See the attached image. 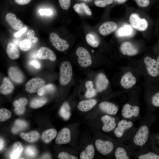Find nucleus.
Masks as SVG:
<instances>
[{
	"label": "nucleus",
	"instance_id": "f257e3e1",
	"mask_svg": "<svg viewBox=\"0 0 159 159\" xmlns=\"http://www.w3.org/2000/svg\"><path fill=\"white\" fill-rule=\"evenodd\" d=\"M72 69L71 63L68 61L62 62L59 69V81L62 85L68 84L70 81L72 76Z\"/></svg>",
	"mask_w": 159,
	"mask_h": 159
},
{
	"label": "nucleus",
	"instance_id": "f03ea898",
	"mask_svg": "<svg viewBox=\"0 0 159 159\" xmlns=\"http://www.w3.org/2000/svg\"><path fill=\"white\" fill-rule=\"evenodd\" d=\"M76 53L78 57V62L80 66L85 68L91 64L92 59L90 54L85 48L79 47L77 49Z\"/></svg>",
	"mask_w": 159,
	"mask_h": 159
},
{
	"label": "nucleus",
	"instance_id": "7ed1b4c3",
	"mask_svg": "<svg viewBox=\"0 0 159 159\" xmlns=\"http://www.w3.org/2000/svg\"><path fill=\"white\" fill-rule=\"evenodd\" d=\"M149 130L145 125L141 126L134 136L133 141L136 145L142 146L147 142L149 135Z\"/></svg>",
	"mask_w": 159,
	"mask_h": 159
},
{
	"label": "nucleus",
	"instance_id": "20e7f679",
	"mask_svg": "<svg viewBox=\"0 0 159 159\" xmlns=\"http://www.w3.org/2000/svg\"><path fill=\"white\" fill-rule=\"evenodd\" d=\"M129 21L131 25L139 31L145 30L148 26L147 20L145 19H140L137 14L133 13L130 15Z\"/></svg>",
	"mask_w": 159,
	"mask_h": 159
},
{
	"label": "nucleus",
	"instance_id": "39448f33",
	"mask_svg": "<svg viewBox=\"0 0 159 159\" xmlns=\"http://www.w3.org/2000/svg\"><path fill=\"white\" fill-rule=\"evenodd\" d=\"M49 39L52 45L59 51H64L69 47L67 42L66 40L60 38L58 35L55 32H53L50 34Z\"/></svg>",
	"mask_w": 159,
	"mask_h": 159
},
{
	"label": "nucleus",
	"instance_id": "423d86ee",
	"mask_svg": "<svg viewBox=\"0 0 159 159\" xmlns=\"http://www.w3.org/2000/svg\"><path fill=\"white\" fill-rule=\"evenodd\" d=\"M147 71L149 75L155 77L159 74V66L156 60L149 56L144 59Z\"/></svg>",
	"mask_w": 159,
	"mask_h": 159
},
{
	"label": "nucleus",
	"instance_id": "0eeeda50",
	"mask_svg": "<svg viewBox=\"0 0 159 159\" xmlns=\"http://www.w3.org/2000/svg\"><path fill=\"white\" fill-rule=\"evenodd\" d=\"M44 81L40 78H34L29 81L25 85L26 91L30 93L37 92L39 89L44 85Z\"/></svg>",
	"mask_w": 159,
	"mask_h": 159
},
{
	"label": "nucleus",
	"instance_id": "6e6552de",
	"mask_svg": "<svg viewBox=\"0 0 159 159\" xmlns=\"http://www.w3.org/2000/svg\"><path fill=\"white\" fill-rule=\"evenodd\" d=\"M95 145L97 150L101 154L106 155L110 153L113 150V143L110 141L100 139L96 140Z\"/></svg>",
	"mask_w": 159,
	"mask_h": 159
},
{
	"label": "nucleus",
	"instance_id": "1a4fd4ad",
	"mask_svg": "<svg viewBox=\"0 0 159 159\" xmlns=\"http://www.w3.org/2000/svg\"><path fill=\"white\" fill-rule=\"evenodd\" d=\"M140 108L137 106H132L126 103L123 107L122 110V116L126 118H130L133 116L136 117L139 115Z\"/></svg>",
	"mask_w": 159,
	"mask_h": 159
},
{
	"label": "nucleus",
	"instance_id": "9d476101",
	"mask_svg": "<svg viewBox=\"0 0 159 159\" xmlns=\"http://www.w3.org/2000/svg\"><path fill=\"white\" fill-rule=\"evenodd\" d=\"M119 50L123 54L129 56L136 55L139 52L138 48L131 43L126 42L122 43L120 46Z\"/></svg>",
	"mask_w": 159,
	"mask_h": 159
},
{
	"label": "nucleus",
	"instance_id": "9b49d317",
	"mask_svg": "<svg viewBox=\"0 0 159 159\" xmlns=\"http://www.w3.org/2000/svg\"><path fill=\"white\" fill-rule=\"evenodd\" d=\"M136 82V79L132 72H127L122 77L120 84L124 88L128 89L134 85Z\"/></svg>",
	"mask_w": 159,
	"mask_h": 159
},
{
	"label": "nucleus",
	"instance_id": "f8f14e48",
	"mask_svg": "<svg viewBox=\"0 0 159 159\" xmlns=\"http://www.w3.org/2000/svg\"><path fill=\"white\" fill-rule=\"evenodd\" d=\"M6 21L13 29L18 30L21 29L23 25L22 22L16 18V15L12 13L7 14L5 16Z\"/></svg>",
	"mask_w": 159,
	"mask_h": 159
},
{
	"label": "nucleus",
	"instance_id": "ddd939ff",
	"mask_svg": "<svg viewBox=\"0 0 159 159\" xmlns=\"http://www.w3.org/2000/svg\"><path fill=\"white\" fill-rule=\"evenodd\" d=\"M37 56L40 59H48L52 61L56 60V57L54 53L52 50L45 47H40L38 50Z\"/></svg>",
	"mask_w": 159,
	"mask_h": 159
},
{
	"label": "nucleus",
	"instance_id": "4468645a",
	"mask_svg": "<svg viewBox=\"0 0 159 159\" xmlns=\"http://www.w3.org/2000/svg\"><path fill=\"white\" fill-rule=\"evenodd\" d=\"M71 138L69 130L67 128H64L58 133L56 138L55 142L58 145L66 144L70 142Z\"/></svg>",
	"mask_w": 159,
	"mask_h": 159
},
{
	"label": "nucleus",
	"instance_id": "2eb2a0df",
	"mask_svg": "<svg viewBox=\"0 0 159 159\" xmlns=\"http://www.w3.org/2000/svg\"><path fill=\"white\" fill-rule=\"evenodd\" d=\"M117 26L113 21H108L102 24L99 28V32L100 34L105 36L107 35L116 30Z\"/></svg>",
	"mask_w": 159,
	"mask_h": 159
},
{
	"label": "nucleus",
	"instance_id": "dca6fc26",
	"mask_svg": "<svg viewBox=\"0 0 159 159\" xmlns=\"http://www.w3.org/2000/svg\"><path fill=\"white\" fill-rule=\"evenodd\" d=\"M133 123L130 121H127L125 120L120 121L117 124V126L115 129L114 133L117 138L122 136L125 130L130 128L133 126Z\"/></svg>",
	"mask_w": 159,
	"mask_h": 159
},
{
	"label": "nucleus",
	"instance_id": "f3484780",
	"mask_svg": "<svg viewBox=\"0 0 159 159\" xmlns=\"http://www.w3.org/2000/svg\"><path fill=\"white\" fill-rule=\"evenodd\" d=\"M103 124L102 130L105 132H109L115 128L116 123L115 119L113 117L107 115L102 116L101 118Z\"/></svg>",
	"mask_w": 159,
	"mask_h": 159
},
{
	"label": "nucleus",
	"instance_id": "a211bd4d",
	"mask_svg": "<svg viewBox=\"0 0 159 159\" xmlns=\"http://www.w3.org/2000/svg\"><path fill=\"white\" fill-rule=\"evenodd\" d=\"M109 83V81L105 74L103 73L99 74L95 80L97 91L101 92L105 90L107 87Z\"/></svg>",
	"mask_w": 159,
	"mask_h": 159
},
{
	"label": "nucleus",
	"instance_id": "6ab92c4d",
	"mask_svg": "<svg viewBox=\"0 0 159 159\" xmlns=\"http://www.w3.org/2000/svg\"><path fill=\"white\" fill-rule=\"evenodd\" d=\"M8 74L10 78L16 83H21L24 80V77L22 73L16 67H10L8 70Z\"/></svg>",
	"mask_w": 159,
	"mask_h": 159
},
{
	"label": "nucleus",
	"instance_id": "aec40b11",
	"mask_svg": "<svg viewBox=\"0 0 159 159\" xmlns=\"http://www.w3.org/2000/svg\"><path fill=\"white\" fill-rule=\"evenodd\" d=\"M99 107L104 112L110 115H116L118 110V107L114 104L107 101L101 102Z\"/></svg>",
	"mask_w": 159,
	"mask_h": 159
},
{
	"label": "nucleus",
	"instance_id": "412c9836",
	"mask_svg": "<svg viewBox=\"0 0 159 159\" xmlns=\"http://www.w3.org/2000/svg\"><path fill=\"white\" fill-rule=\"evenodd\" d=\"M27 102V100L25 97H21L15 101L13 103V105L15 107V113L19 115L23 114L25 111V107Z\"/></svg>",
	"mask_w": 159,
	"mask_h": 159
},
{
	"label": "nucleus",
	"instance_id": "4be33fe9",
	"mask_svg": "<svg viewBox=\"0 0 159 159\" xmlns=\"http://www.w3.org/2000/svg\"><path fill=\"white\" fill-rule=\"evenodd\" d=\"M97 103L96 100L94 99L84 100L79 103L77 107L81 111L87 112L92 109Z\"/></svg>",
	"mask_w": 159,
	"mask_h": 159
},
{
	"label": "nucleus",
	"instance_id": "5701e85b",
	"mask_svg": "<svg viewBox=\"0 0 159 159\" xmlns=\"http://www.w3.org/2000/svg\"><path fill=\"white\" fill-rule=\"evenodd\" d=\"M6 52L9 58L12 60L18 58L20 55V52L17 47L14 44L11 43L7 44Z\"/></svg>",
	"mask_w": 159,
	"mask_h": 159
},
{
	"label": "nucleus",
	"instance_id": "b1692460",
	"mask_svg": "<svg viewBox=\"0 0 159 159\" xmlns=\"http://www.w3.org/2000/svg\"><path fill=\"white\" fill-rule=\"evenodd\" d=\"M14 87L9 80L7 77L4 78L0 87V92L2 94L6 95L12 92Z\"/></svg>",
	"mask_w": 159,
	"mask_h": 159
},
{
	"label": "nucleus",
	"instance_id": "393cba45",
	"mask_svg": "<svg viewBox=\"0 0 159 159\" xmlns=\"http://www.w3.org/2000/svg\"><path fill=\"white\" fill-rule=\"evenodd\" d=\"M133 30L131 26L125 24L117 30L116 34L118 37H127L131 36L133 33Z\"/></svg>",
	"mask_w": 159,
	"mask_h": 159
},
{
	"label": "nucleus",
	"instance_id": "a878e982",
	"mask_svg": "<svg viewBox=\"0 0 159 159\" xmlns=\"http://www.w3.org/2000/svg\"><path fill=\"white\" fill-rule=\"evenodd\" d=\"M23 150V148L21 143L15 142L13 145L12 149L9 154L10 159H18Z\"/></svg>",
	"mask_w": 159,
	"mask_h": 159
},
{
	"label": "nucleus",
	"instance_id": "bb28decb",
	"mask_svg": "<svg viewBox=\"0 0 159 159\" xmlns=\"http://www.w3.org/2000/svg\"><path fill=\"white\" fill-rule=\"evenodd\" d=\"M57 134V131L55 129H47L43 132L42 135V140L45 143H48L56 137Z\"/></svg>",
	"mask_w": 159,
	"mask_h": 159
},
{
	"label": "nucleus",
	"instance_id": "cd10ccee",
	"mask_svg": "<svg viewBox=\"0 0 159 159\" xmlns=\"http://www.w3.org/2000/svg\"><path fill=\"white\" fill-rule=\"evenodd\" d=\"M21 137L23 140L29 143H33L38 140L39 134L36 131H33L27 133H21Z\"/></svg>",
	"mask_w": 159,
	"mask_h": 159
},
{
	"label": "nucleus",
	"instance_id": "c85d7f7f",
	"mask_svg": "<svg viewBox=\"0 0 159 159\" xmlns=\"http://www.w3.org/2000/svg\"><path fill=\"white\" fill-rule=\"evenodd\" d=\"M73 9L76 12L80 14H85L90 16L92 14L89 7L84 3L75 4L73 6Z\"/></svg>",
	"mask_w": 159,
	"mask_h": 159
},
{
	"label": "nucleus",
	"instance_id": "c756f323",
	"mask_svg": "<svg viewBox=\"0 0 159 159\" xmlns=\"http://www.w3.org/2000/svg\"><path fill=\"white\" fill-rule=\"evenodd\" d=\"M95 153L94 146L92 144L88 145L85 150L80 153V158L81 159H92L94 157Z\"/></svg>",
	"mask_w": 159,
	"mask_h": 159
},
{
	"label": "nucleus",
	"instance_id": "7c9ffc66",
	"mask_svg": "<svg viewBox=\"0 0 159 159\" xmlns=\"http://www.w3.org/2000/svg\"><path fill=\"white\" fill-rule=\"evenodd\" d=\"M70 108L67 102H64L61 106L59 111V113L64 120H68L71 115Z\"/></svg>",
	"mask_w": 159,
	"mask_h": 159
},
{
	"label": "nucleus",
	"instance_id": "2f4dec72",
	"mask_svg": "<svg viewBox=\"0 0 159 159\" xmlns=\"http://www.w3.org/2000/svg\"><path fill=\"white\" fill-rule=\"evenodd\" d=\"M27 126V124L25 121L18 119L15 121L11 131L13 133L16 134L25 129Z\"/></svg>",
	"mask_w": 159,
	"mask_h": 159
},
{
	"label": "nucleus",
	"instance_id": "473e14b6",
	"mask_svg": "<svg viewBox=\"0 0 159 159\" xmlns=\"http://www.w3.org/2000/svg\"><path fill=\"white\" fill-rule=\"evenodd\" d=\"M87 88L85 96L87 98H91L95 96L97 94L96 90L94 88L92 82L90 80L87 81L85 84Z\"/></svg>",
	"mask_w": 159,
	"mask_h": 159
},
{
	"label": "nucleus",
	"instance_id": "72a5a7b5",
	"mask_svg": "<svg viewBox=\"0 0 159 159\" xmlns=\"http://www.w3.org/2000/svg\"><path fill=\"white\" fill-rule=\"evenodd\" d=\"M85 39L87 43L93 47H97L100 44V41L98 37L93 34H87Z\"/></svg>",
	"mask_w": 159,
	"mask_h": 159
},
{
	"label": "nucleus",
	"instance_id": "f704fd0d",
	"mask_svg": "<svg viewBox=\"0 0 159 159\" xmlns=\"http://www.w3.org/2000/svg\"><path fill=\"white\" fill-rule=\"evenodd\" d=\"M55 90L54 86L52 84L45 85L38 91L37 94L40 96H42L46 94L54 92Z\"/></svg>",
	"mask_w": 159,
	"mask_h": 159
},
{
	"label": "nucleus",
	"instance_id": "c9c22d12",
	"mask_svg": "<svg viewBox=\"0 0 159 159\" xmlns=\"http://www.w3.org/2000/svg\"><path fill=\"white\" fill-rule=\"evenodd\" d=\"M47 102L46 98L44 97L37 98L33 99L30 102V106L33 108L40 107Z\"/></svg>",
	"mask_w": 159,
	"mask_h": 159
},
{
	"label": "nucleus",
	"instance_id": "e433bc0d",
	"mask_svg": "<svg viewBox=\"0 0 159 159\" xmlns=\"http://www.w3.org/2000/svg\"><path fill=\"white\" fill-rule=\"evenodd\" d=\"M115 156L116 159H129L126 151L122 147H119L116 150Z\"/></svg>",
	"mask_w": 159,
	"mask_h": 159
},
{
	"label": "nucleus",
	"instance_id": "4c0bfd02",
	"mask_svg": "<svg viewBox=\"0 0 159 159\" xmlns=\"http://www.w3.org/2000/svg\"><path fill=\"white\" fill-rule=\"evenodd\" d=\"M24 154L28 157L30 158H35L37 155V151L34 146L29 145L24 150Z\"/></svg>",
	"mask_w": 159,
	"mask_h": 159
},
{
	"label": "nucleus",
	"instance_id": "58836bf2",
	"mask_svg": "<svg viewBox=\"0 0 159 159\" xmlns=\"http://www.w3.org/2000/svg\"><path fill=\"white\" fill-rule=\"evenodd\" d=\"M11 112L6 108H2L0 110V121H4L9 119L11 116Z\"/></svg>",
	"mask_w": 159,
	"mask_h": 159
},
{
	"label": "nucleus",
	"instance_id": "ea45409f",
	"mask_svg": "<svg viewBox=\"0 0 159 159\" xmlns=\"http://www.w3.org/2000/svg\"><path fill=\"white\" fill-rule=\"evenodd\" d=\"M32 43L28 39H25L21 41L19 45L20 49L24 51H27L31 48Z\"/></svg>",
	"mask_w": 159,
	"mask_h": 159
},
{
	"label": "nucleus",
	"instance_id": "a19ab883",
	"mask_svg": "<svg viewBox=\"0 0 159 159\" xmlns=\"http://www.w3.org/2000/svg\"><path fill=\"white\" fill-rule=\"evenodd\" d=\"M139 159H159V155L153 152L141 155L138 157Z\"/></svg>",
	"mask_w": 159,
	"mask_h": 159
},
{
	"label": "nucleus",
	"instance_id": "79ce46f5",
	"mask_svg": "<svg viewBox=\"0 0 159 159\" xmlns=\"http://www.w3.org/2000/svg\"><path fill=\"white\" fill-rule=\"evenodd\" d=\"M114 0H95V4L97 6L104 7L112 3Z\"/></svg>",
	"mask_w": 159,
	"mask_h": 159
},
{
	"label": "nucleus",
	"instance_id": "37998d69",
	"mask_svg": "<svg viewBox=\"0 0 159 159\" xmlns=\"http://www.w3.org/2000/svg\"><path fill=\"white\" fill-rule=\"evenodd\" d=\"M61 7L64 10H67L71 5V0H58Z\"/></svg>",
	"mask_w": 159,
	"mask_h": 159
},
{
	"label": "nucleus",
	"instance_id": "c03bdc74",
	"mask_svg": "<svg viewBox=\"0 0 159 159\" xmlns=\"http://www.w3.org/2000/svg\"><path fill=\"white\" fill-rule=\"evenodd\" d=\"M58 158L60 159H77V157L71 155L65 152H62L58 155Z\"/></svg>",
	"mask_w": 159,
	"mask_h": 159
},
{
	"label": "nucleus",
	"instance_id": "a18cd8bd",
	"mask_svg": "<svg viewBox=\"0 0 159 159\" xmlns=\"http://www.w3.org/2000/svg\"><path fill=\"white\" fill-rule=\"evenodd\" d=\"M153 105L156 107H159V92L155 94L152 98Z\"/></svg>",
	"mask_w": 159,
	"mask_h": 159
},
{
	"label": "nucleus",
	"instance_id": "49530a36",
	"mask_svg": "<svg viewBox=\"0 0 159 159\" xmlns=\"http://www.w3.org/2000/svg\"><path fill=\"white\" fill-rule=\"evenodd\" d=\"M135 1L137 4L140 7H146L147 6L150 4L149 0H134Z\"/></svg>",
	"mask_w": 159,
	"mask_h": 159
},
{
	"label": "nucleus",
	"instance_id": "de8ad7c7",
	"mask_svg": "<svg viewBox=\"0 0 159 159\" xmlns=\"http://www.w3.org/2000/svg\"><path fill=\"white\" fill-rule=\"evenodd\" d=\"M39 12L41 15L49 16L51 15L52 13V11L49 9H40L39 10Z\"/></svg>",
	"mask_w": 159,
	"mask_h": 159
},
{
	"label": "nucleus",
	"instance_id": "09e8293b",
	"mask_svg": "<svg viewBox=\"0 0 159 159\" xmlns=\"http://www.w3.org/2000/svg\"><path fill=\"white\" fill-rule=\"evenodd\" d=\"M29 64L34 67L36 69H39L41 67V64L40 63L36 60H31L29 62Z\"/></svg>",
	"mask_w": 159,
	"mask_h": 159
},
{
	"label": "nucleus",
	"instance_id": "8fccbe9b",
	"mask_svg": "<svg viewBox=\"0 0 159 159\" xmlns=\"http://www.w3.org/2000/svg\"><path fill=\"white\" fill-rule=\"evenodd\" d=\"M15 2L19 5H25L29 4L32 0H14Z\"/></svg>",
	"mask_w": 159,
	"mask_h": 159
},
{
	"label": "nucleus",
	"instance_id": "3c124183",
	"mask_svg": "<svg viewBox=\"0 0 159 159\" xmlns=\"http://www.w3.org/2000/svg\"><path fill=\"white\" fill-rule=\"evenodd\" d=\"M35 36V32L33 29L29 30L27 34V37L28 39L30 40L33 39Z\"/></svg>",
	"mask_w": 159,
	"mask_h": 159
},
{
	"label": "nucleus",
	"instance_id": "603ef678",
	"mask_svg": "<svg viewBox=\"0 0 159 159\" xmlns=\"http://www.w3.org/2000/svg\"><path fill=\"white\" fill-rule=\"evenodd\" d=\"M27 28L26 27L21 29L14 35L15 37H20L22 34L25 33L26 31Z\"/></svg>",
	"mask_w": 159,
	"mask_h": 159
},
{
	"label": "nucleus",
	"instance_id": "864d4df0",
	"mask_svg": "<svg viewBox=\"0 0 159 159\" xmlns=\"http://www.w3.org/2000/svg\"><path fill=\"white\" fill-rule=\"evenodd\" d=\"M4 145V141L3 139L0 138V150H1L3 148Z\"/></svg>",
	"mask_w": 159,
	"mask_h": 159
},
{
	"label": "nucleus",
	"instance_id": "5fc2aeb1",
	"mask_svg": "<svg viewBox=\"0 0 159 159\" xmlns=\"http://www.w3.org/2000/svg\"><path fill=\"white\" fill-rule=\"evenodd\" d=\"M29 40L32 43L35 44L37 42L38 39L37 37H34L33 39Z\"/></svg>",
	"mask_w": 159,
	"mask_h": 159
},
{
	"label": "nucleus",
	"instance_id": "6e6d98bb",
	"mask_svg": "<svg viewBox=\"0 0 159 159\" xmlns=\"http://www.w3.org/2000/svg\"><path fill=\"white\" fill-rule=\"evenodd\" d=\"M127 0H114L115 2L119 3H123L125 2Z\"/></svg>",
	"mask_w": 159,
	"mask_h": 159
},
{
	"label": "nucleus",
	"instance_id": "4d7b16f0",
	"mask_svg": "<svg viewBox=\"0 0 159 159\" xmlns=\"http://www.w3.org/2000/svg\"><path fill=\"white\" fill-rule=\"evenodd\" d=\"M42 158H44V159H50L51 158L50 156L48 154H46L45 155H44L42 157Z\"/></svg>",
	"mask_w": 159,
	"mask_h": 159
},
{
	"label": "nucleus",
	"instance_id": "13d9d810",
	"mask_svg": "<svg viewBox=\"0 0 159 159\" xmlns=\"http://www.w3.org/2000/svg\"><path fill=\"white\" fill-rule=\"evenodd\" d=\"M157 61L158 64L159 66V55L158 56L157 59Z\"/></svg>",
	"mask_w": 159,
	"mask_h": 159
}]
</instances>
